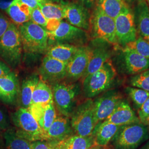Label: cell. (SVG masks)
<instances>
[{
  "label": "cell",
  "instance_id": "obj_1",
  "mask_svg": "<svg viewBox=\"0 0 149 149\" xmlns=\"http://www.w3.org/2000/svg\"><path fill=\"white\" fill-rule=\"evenodd\" d=\"M117 76V72L111 59L100 69L83 79V91L86 97L92 99L109 90L113 85Z\"/></svg>",
  "mask_w": 149,
  "mask_h": 149
},
{
  "label": "cell",
  "instance_id": "obj_2",
  "mask_svg": "<svg viewBox=\"0 0 149 149\" xmlns=\"http://www.w3.org/2000/svg\"><path fill=\"white\" fill-rule=\"evenodd\" d=\"M23 50L29 54H46L49 48L48 32L31 21L18 26Z\"/></svg>",
  "mask_w": 149,
  "mask_h": 149
},
{
  "label": "cell",
  "instance_id": "obj_3",
  "mask_svg": "<svg viewBox=\"0 0 149 149\" xmlns=\"http://www.w3.org/2000/svg\"><path fill=\"white\" fill-rule=\"evenodd\" d=\"M112 63L117 72L134 76L149 68V60L133 49L116 45Z\"/></svg>",
  "mask_w": 149,
  "mask_h": 149
},
{
  "label": "cell",
  "instance_id": "obj_4",
  "mask_svg": "<svg viewBox=\"0 0 149 149\" xmlns=\"http://www.w3.org/2000/svg\"><path fill=\"white\" fill-rule=\"evenodd\" d=\"M23 50L18 27L11 23L7 31L0 38V57L8 65L15 69L21 64Z\"/></svg>",
  "mask_w": 149,
  "mask_h": 149
},
{
  "label": "cell",
  "instance_id": "obj_5",
  "mask_svg": "<svg viewBox=\"0 0 149 149\" xmlns=\"http://www.w3.org/2000/svg\"><path fill=\"white\" fill-rule=\"evenodd\" d=\"M149 139L146 127L140 122L121 126L111 141L114 149H137Z\"/></svg>",
  "mask_w": 149,
  "mask_h": 149
},
{
  "label": "cell",
  "instance_id": "obj_6",
  "mask_svg": "<svg viewBox=\"0 0 149 149\" xmlns=\"http://www.w3.org/2000/svg\"><path fill=\"white\" fill-rule=\"evenodd\" d=\"M70 117L74 134L84 137L92 135L97 123L92 99L87 98L76 107Z\"/></svg>",
  "mask_w": 149,
  "mask_h": 149
},
{
  "label": "cell",
  "instance_id": "obj_7",
  "mask_svg": "<svg viewBox=\"0 0 149 149\" xmlns=\"http://www.w3.org/2000/svg\"><path fill=\"white\" fill-rule=\"evenodd\" d=\"M16 133L23 138L33 142L44 140V134L37 121L27 108H19L12 116Z\"/></svg>",
  "mask_w": 149,
  "mask_h": 149
},
{
  "label": "cell",
  "instance_id": "obj_8",
  "mask_svg": "<svg viewBox=\"0 0 149 149\" xmlns=\"http://www.w3.org/2000/svg\"><path fill=\"white\" fill-rule=\"evenodd\" d=\"M54 106L62 116L69 117L75 108L79 86L74 84L57 82L52 87Z\"/></svg>",
  "mask_w": 149,
  "mask_h": 149
},
{
  "label": "cell",
  "instance_id": "obj_9",
  "mask_svg": "<svg viewBox=\"0 0 149 149\" xmlns=\"http://www.w3.org/2000/svg\"><path fill=\"white\" fill-rule=\"evenodd\" d=\"M91 37L105 40L114 45H118L114 19L107 16L97 6L91 13Z\"/></svg>",
  "mask_w": 149,
  "mask_h": 149
},
{
  "label": "cell",
  "instance_id": "obj_10",
  "mask_svg": "<svg viewBox=\"0 0 149 149\" xmlns=\"http://www.w3.org/2000/svg\"><path fill=\"white\" fill-rule=\"evenodd\" d=\"M48 35L49 45L52 42L53 44L66 43L80 47L85 45L90 38L87 31L74 27L63 20L60 22L54 31L48 32Z\"/></svg>",
  "mask_w": 149,
  "mask_h": 149
},
{
  "label": "cell",
  "instance_id": "obj_11",
  "mask_svg": "<svg viewBox=\"0 0 149 149\" xmlns=\"http://www.w3.org/2000/svg\"><path fill=\"white\" fill-rule=\"evenodd\" d=\"M116 36L118 45L124 48L129 43L134 42L138 34L134 21L133 11L128 6L122 12L114 19Z\"/></svg>",
  "mask_w": 149,
  "mask_h": 149
},
{
  "label": "cell",
  "instance_id": "obj_12",
  "mask_svg": "<svg viewBox=\"0 0 149 149\" xmlns=\"http://www.w3.org/2000/svg\"><path fill=\"white\" fill-rule=\"evenodd\" d=\"M88 45L91 49L92 54L82 79L100 69L106 62L112 59L116 49V45L100 38L92 39Z\"/></svg>",
  "mask_w": 149,
  "mask_h": 149
},
{
  "label": "cell",
  "instance_id": "obj_13",
  "mask_svg": "<svg viewBox=\"0 0 149 149\" xmlns=\"http://www.w3.org/2000/svg\"><path fill=\"white\" fill-rule=\"evenodd\" d=\"M123 100L122 95L118 91L109 90L93 101L94 113L97 124L104 121Z\"/></svg>",
  "mask_w": 149,
  "mask_h": 149
},
{
  "label": "cell",
  "instance_id": "obj_14",
  "mask_svg": "<svg viewBox=\"0 0 149 149\" xmlns=\"http://www.w3.org/2000/svg\"><path fill=\"white\" fill-rule=\"evenodd\" d=\"M65 19L70 24L90 31L91 13L90 10L77 2L64 3Z\"/></svg>",
  "mask_w": 149,
  "mask_h": 149
},
{
  "label": "cell",
  "instance_id": "obj_15",
  "mask_svg": "<svg viewBox=\"0 0 149 149\" xmlns=\"http://www.w3.org/2000/svg\"><path fill=\"white\" fill-rule=\"evenodd\" d=\"M91 49L88 45L79 47L77 52L67 65L66 78L70 81L82 79L91 57Z\"/></svg>",
  "mask_w": 149,
  "mask_h": 149
},
{
  "label": "cell",
  "instance_id": "obj_16",
  "mask_svg": "<svg viewBox=\"0 0 149 149\" xmlns=\"http://www.w3.org/2000/svg\"><path fill=\"white\" fill-rule=\"evenodd\" d=\"M68 63L45 55L39 69L42 80L54 84L66 77Z\"/></svg>",
  "mask_w": 149,
  "mask_h": 149
},
{
  "label": "cell",
  "instance_id": "obj_17",
  "mask_svg": "<svg viewBox=\"0 0 149 149\" xmlns=\"http://www.w3.org/2000/svg\"><path fill=\"white\" fill-rule=\"evenodd\" d=\"M18 79L14 72L0 77V101L7 104H14L19 96Z\"/></svg>",
  "mask_w": 149,
  "mask_h": 149
},
{
  "label": "cell",
  "instance_id": "obj_18",
  "mask_svg": "<svg viewBox=\"0 0 149 149\" xmlns=\"http://www.w3.org/2000/svg\"><path fill=\"white\" fill-rule=\"evenodd\" d=\"M132 8L138 36L149 43V7L146 0H136Z\"/></svg>",
  "mask_w": 149,
  "mask_h": 149
},
{
  "label": "cell",
  "instance_id": "obj_19",
  "mask_svg": "<svg viewBox=\"0 0 149 149\" xmlns=\"http://www.w3.org/2000/svg\"><path fill=\"white\" fill-rule=\"evenodd\" d=\"M74 134L69 118L57 116L45 134L44 140L59 141Z\"/></svg>",
  "mask_w": 149,
  "mask_h": 149
},
{
  "label": "cell",
  "instance_id": "obj_20",
  "mask_svg": "<svg viewBox=\"0 0 149 149\" xmlns=\"http://www.w3.org/2000/svg\"><path fill=\"white\" fill-rule=\"evenodd\" d=\"M105 120L119 126L140 122L128 102L124 99Z\"/></svg>",
  "mask_w": 149,
  "mask_h": 149
},
{
  "label": "cell",
  "instance_id": "obj_21",
  "mask_svg": "<svg viewBox=\"0 0 149 149\" xmlns=\"http://www.w3.org/2000/svg\"><path fill=\"white\" fill-rule=\"evenodd\" d=\"M120 127L107 120L97 124L92 134L95 138V146L106 147Z\"/></svg>",
  "mask_w": 149,
  "mask_h": 149
},
{
  "label": "cell",
  "instance_id": "obj_22",
  "mask_svg": "<svg viewBox=\"0 0 149 149\" xmlns=\"http://www.w3.org/2000/svg\"><path fill=\"white\" fill-rule=\"evenodd\" d=\"M79 47L66 43H58L49 46L46 55L68 63L72 59Z\"/></svg>",
  "mask_w": 149,
  "mask_h": 149
},
{
  "label": "cell",
  "instance_id": "obj_23",
  "mask_svg": "<svg viewBox=\"0 0 149 149\" xmlns=\"http://www.w3.org/2000/svg\"><path fill=\"white\" fill-rule=\"evenodd\" d=\"M93 146H95V138L92 135L84 137L74 134L57 141L58 149H90Z\"/></svg>",
  "mask_w": 149,
  "mask_h": 149
},
{
  "label": "cell",
  "instance_id": "obj_24",
  "mask_svg": "<svg viewBox=\"0 0 149 149\" xmlns=\"http://www.w3.org/2000/svg\"><path fill=\"white\" fill-rule=\"evenodd\" d=\"M32 9L27 6L22 4L18 0H14L6 12L18 26L31 21Z\"/></svg>",
  "mask_w": 149,
  "mask_h": 149
},
{
  "label": "cell",
  "instance_id": "obj_25",
  "mask_svg": "<svg viewBox=\"0 0 149 149\" xmlns=\"http://www.w3.org/2000/svg\"><path fill=\"white\" fill-rule=\"evenodd\" d=\"M39 80V77L35 74H32L23 80L20 91L22 107L28 109L31 105L33 94Z\"/></svg>",
  "mask_w": 149,
  "mask_h": 149
},
{
  "label": "cell",
  "instance_id": "obj_26",
  "mask_svg": "<svg viewBox=\"0 0 149 149\" xmlns=\"http://www.w3.org/2000/svg\"><path fill=\"white\" fill-rule=\"evenodd\" d=\"M6 149H31L32 142L16 133L15 128H8L3 134Z\"/></svg>",
  "mask_w": 149,
  "mask_h": 149
},
{
  "label": "cell",
  "instance_id": "obj_27",
  "mask_svg": "<svg viewBox=\"0 0 149 149\" xmlns=\"http://www.w3.org/2000/svg\"><path fill=\"white\" fill-rule=\"evenodd\" d=\"M128 6L123 0H97L96 3V6L113 19L119 15Z\"/></svg>",
  "mask_w": 149,
  "mask_h": 149
},
{
  "label": "cell",
  "instance_id": "obj_28",
  "mask_svg": "<svg viewBox=\"0 0 149 149\" xmlns=\"http://www.w3.org/2000/svg\"><path fill=\"white\" fill-rule=\"evenodd\" d=\"M39 8L48 20L61 21L65 18L64 3H56L48 0L39 6Z\"/></svg>",
  "mask_w": 149,
  "mask_h": 149
},
{
  "label": "cell",
  "instance_id": "obj_29",
  "mask_svg": "<svg viewBox=\"0 0 149 149\" xmlns=\"http://www.w3.org/2000/svg\"><path fill=\"white\" fill-rule=\"evenodd\" d=\"M53 101L52 89L45 81L40 80L34 91L32 104H41L47 105Z\"/></svg>",
  "mask_w": 149,
  "mask_h": 149
},
{
  "label": "cell",
  "instance_id": "obj_30",
  "mask_svg": "<svg viewBox=\"0 0 149 149\" xmlns=\"http://www.w3.org/2000/svg\"><path fill=\"white\" fill-rule=\"evenodd\" d=\"M125 91L137 110L140 109L149 97V92L137 87L128 86L125 88Z\"/></svg>",
  "mask_w": 149,
  "mask_h": 149
},
{
  "label": "cell",
  "instance_id": "obj_31",
  "mask_svg": "<svg viewBox=\"0 0 149 149\" xmlns=\"http://www.w3.org/2000/svg\"><path fill=\"white\" fill-rule=\"evenodd\" d=\"M57 117L53 101L47 105L42 120L38 123L42 128L45 136V134L48 131L49 128L53 123L54 121Z\"/></svg>",
  "mask_w": 149,
  "mask_h": 149
},
{
  "label": "cell",
  "instance_id": "obj_32",
  "mask_svg": "<svg viewBox=\"0 0 149 149\" xmlns=\"http://www.w3.org/2000/svg\"><path fill=\"white\" fill-rule=\"evenodd\" d=\"M129 84L132 87L149 92V68L138 74L132 76L130 78Z\"/></svg>",
  "mask_w": 149,
  "mask_h": 149
},
{
  "label": "cell",
  "instance_id": "obj_33",
  "mask_svg": "<svg viewBox=\"0 0 149 149\" xmlns=\"http://www.w3.org/2000/svg\"><path fill=\"white\" fill-rule=\"evenodd\" d=\"M124 48L133 49L149 60V43L143 38L138 36L134 42L129 43Z\"/></svg>",
  "mask_w": 149,
  "mask_h": 149
},
{
  "label": "cell",
  "instance_id": "obj_34",
  "mask_svg": "<svg viewBox=\"0 0 149 149\" xmlns=\"http://www.w3.org/2000/svg\"><path fill=\"white\" fill-rule=\"evenodd\" d=\"M31 21L38 25L47 29L49 24V20L43 15L39 8L32 9L31 14Z\"/></svg>",
  "mask_w": 149,
  "mask_h": 149
},
{
  "label": "cell",
  "instance_id": "obj_35",
  "mask_svg": "<svg viewBox=\"0 0 149 149\" xmlns=\"http://www.w3.org/2000/svg\"><path fill=\"white\" fill-rule=\"evenodd\" d=\"M47 105L41 104H32L28 108V109L38 123L42 120Z\"/></svg>",
  "mask_w": 149,
  "mask_h": 149
},
{
  "label": "cell",
  "instance_id": "obj_36",
  "mask_svg": "<svg viewBox=\"0 0 149 149\" xmlns=\"http://www.w3.org/2000/svg\"><path fill=\"white\" fill-rule=\"evenodd\" d=\"M31 149H58L57 141L48 140H38L32 143Z\"/></svg>",
  "mask_w": 149,
  "mask_h": 149
},
{
  "label": "cell",
  "instance_id": "obj_37",
  "mask_svg": "<svg viewBox=\"0 0 149 149\" xmlns=\"http://www.w3.org/2000/svg\"><path fill=\"white\" fill-rule=\"evenodd\" d=\"M138 117L140 122L145 125L149 119V97L138 110Z\"/></svg>",
  "mask_w": 149,
  "mask_h": 149
},
{
  "label": "cell",
  "instance_id": "obj_38",
  "mask_svg": "<svg viewBox=\"0 0 149 149\" xmlns=\"http://www.w3.org/2000/svg\"><path fill=\"white\" fill-rule=\"evenodd\" d=\"M10 22L7 18L0 13V38L2 37L10 26Z\"/></svg>",
  "mask_w": 149,
  "mask_h": 149
},
{
  "label": "cell",
  "instance_id": "obj_39",
  "mask_svg": "<svg viewBox=\"0 0 149 149\" xmlns=\"http://www.w3.org/2000/svg\"><path fill=\"white\" fill-rule=\"evenodd\" d=\"M22 4L27 6L31 9L39 8V6L48 0H18Z\"/></svg>",
  "mask_w": 149,
  "mask_h": 149
},
{
  "label": "cell",
  "instance_id": "obj_40",
  "mask_svg": "<svg viewBox=\"0 0 149 149\" xmlns=\"http://www.w3.org/2000/svg\"><path fill=\"white\" fill-rule=\"evenodd\" d=\"M9 127V121L5 113L0 109V128L1 130H6Z\"/></svg>",
  "mask_w": 149,
  "mask_h": 149
},
{
  "label": "cell",
  "instance_id": "obj_41",
  "mask_svg": "<svg viewBox=\"0 0 149 149\" xmlns=\"http://www.w3.org/2000/svg\"><path fill=\"white\" fill-rule=\"evenodd\" d=\"M97 0H76V2L85 6L89 10L91 8H93L96 6Z\"/></svg>",
  "mask_w": 149,
  "mask_h": 149
},
{
  "label": "cell",
  "instance_id": "obj_42",
  "mask_svg": "<svg viewBox=\"0 0 149 149\" xmlns=\"http://www.w3.org/2000/svg\"><path fill=\"white\" fill-rule=\"evenodd\" d=\"M10 72H11V69L8 65L0 61V77L9 73Z\"/></svg>",
  "mask_w": 149,
  "mask_h": 149
},
{
  "label": "cell",
  "instance_id": "obj_43",
  "mask_svg": "<svg viewBox=\"0 0 149 149\" xmlns=\"http://www.w3.org/2000/svg\"><path fill=\"white\" fill-rule=\"evenodd\" d=\"M13 1L14 0H0V9L6 11Z\"/></svg>",
  "mask_w": 149,
  "mask_h": 149
},
{
  "label": "cell",
  "instance_id": "obj_44",
  "mask_svg": "<svg viewBox=\"0 0 149 149\" xmlns=\"http://www.w3.org/2000/svg\"><path fill=\"white\" fill-rule=\"evenodd\" d=\"M127 5L132 7V6L133 5L136 0H123Z\"/></svg>",
  "mask_w": 149,
  "mask_h": 149
},
{
  "label": "cell",
  "instance_id": "obj_45",
  "mask_svg": "<svg viewBox=\"0 0 149 149\" xmlns=\"http://www.w3.org/2000/svg\"><path fill=\"white\" fill-rule=\"evenodd\" d=\"M0 149H6L4 139L1 138H0Z\"/></svg>",
  "mask_w": 149,
  "mask_h": 149
},
{
  "label": "cell",
  "instance_id": "obj_46",
  "mask_svg": "<svg viewBox=\"0 0 149 149\" xmlns=\"http://www.w3.org/2000/svg\"><path fill=\"white\" fill-rule=\"evenodd\" d=\"M50 1H52L53 2L56 3H63L66 2H68V0H49Z\"/></svg>",
  "mask_w": 149,
  "mask_h": 149
},
{
  "label": "cell",
  "instance_id": "obj_47",
  "mask_svg": "<svg viewBox=\"0 0 149 149\" xmlns=\"http://www.w3.org/2000/svg\"><path fill=\"white\" fill-rule=\"evenodd\" d=\"M140 149H149V141H148L146 144H144Z\"/></svg>",
  "mask_w": 149,
  "mask_h": 149
},
{
  "label": "cell",
  "instance_id": "obj_48",
  "mask_svg": "<svg viewBox=\"0 0 149 149\" xmlns=\"http://www.w3.org/2000/svg\"><path fill=\"white\" fill-rule=\"evenodd\" d=\"M90 149H108L106 147H102V146H93Z\"/></svg>",
  "mask_w": 149,
  "mask_h": 149
},
{
  "label": "cell",
  "instance_id": "obj_49",
  "mask_svg": "<svg viewBox=\"0 0 149 149\" xmlns=\"http://www.w3.org/2000/svg\"><path fill=\"white\" fill-rule=\"evenodd\" d=\"M145 125L146 127V128H147V129H148V132H149V119L146 122V124H145Z\"/></svg>",
  "mask_w": 149,
  "mask_h": 149
},
{
  "label": "cell",
  "instance_id": "obj_50",
  "mask_svg": "<svg viewBox=\"0 0 149 149\" xmlns=\"http://www.w3.org/2000/svg\"><path fill=\"white\" fill-rule=\"evenodd\" d=\"M148 2V5H149V1H147Z\"/></svg>",
  "mask_w": 149,
  "mask_h": 149
},
{
  "label": "cell",
  "instance_id": "obj_51",
  "mask_svg": "<svg viewBox=\"0 0 149 149\" xmlns=\"http://www.w3.org/2000/svg\"><path fill=\"white\" fill-rule=\"evenodd\" d=\"M1 128H0V132H1Z\"/></svg>",
  "mask_w": 149,
  "mask_h": 149
},
{
  "label": "cell",
  "instance_id": "obj_52",
  "mask_svg": "<svg viewBox=\"0 0 149 149\" xmlns=\"http://www.w3.org/2000/svg\"><path fill=\"white\" fill-rule=\"evenodd\" d=\"M146 1H149V0H146Z\"/></svg>",
  "mask_w": 149,
  "mask_h": 149
}]
</instances>
